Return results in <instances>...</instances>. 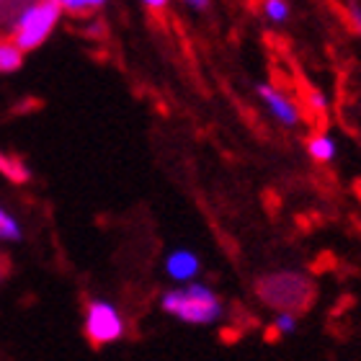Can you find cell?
Instances as JSON below:
<instances>
[{
  "label": "cell",
  "mask_w": 361,
  "mask_h": 361,
  "mask_svg": "<svg viewBox=\"0 0 361 361\" xmlns=\"http://www.w3.org/2000/svg\"><path fill=\"white\" fill-rule=\"evenodd\" d=\"M160 307L166 310L168 315L188 325H212L222 317V300H219L214 289L207 284H196V281H186L178 289H171L163 294Z\"/></svg>",
  "instance_id": "6da1fadb"
},
{
  "label": "cell",
  "mask_w": 361,
  "mask_h": 361,
  "mask_svg": "<svg viewBox=\"0 0 361 361\" xmlns=\"http://www.w3.org/2000/svg\"><path fill=\"white\" fill-rule=\"evenodd\" d=\"M256 292L266 307L276 310H292L302 312L315 297V284L312 279L300 274V271H274L269 276L258 279Z\"/></svg>",
  "instance_id": "7a4b0ae2"
},
{
  "label": "cell",
  "mask_w": 361,
  "mask_h": 361,
  "mask_svg": "<svg viewBox=\"0 0 361 361\" xmlns=\"http://www.w3.org/2000/svg\"><path fill=\"white\" fill-rule=\"evenodd\" d=\"M62 8L54 0H37L29 8H23L18 21L13 29V42L21 47L23 52L37 49L39 44H44L47 37L54 31L57 21H60Z\"/></svg>",
  "instance_id": "3957f363"
},
{
  "label": "cell",
  "mask_w": 361,
  "mask_h": 361,
  "mask_svg": "<svg viewBox=\"0 0 361 361\" xmlns=\"http://www.w3.org/2000/svg\"><path fill=\"white\" fill-rule=\"evenodd\" d=\"M124 333V320H121L119 310L109 305V302H90L88 312H85V336L93 346H106L121 338Z\"/></svg>",
  "instance_id": "277c9868"
},
{
  "label": "cell",
  "mask_w": 361,
  "mask_h": 361,
  "mask_svg": "<svg viewBox=\"0 0 361 361\" xmlns=\"http://www.w3.org/2000/svg\"><path fill=\"white\" fill-rule=\"evenodd\" d=\"M256 93L264 101L266 111H269V116L276 124H281L286 129H297L302 124V106L286 90L276 88V85L271 83H258Z\"/></svg>",
  "instance_id": "5b68a950"
},
{
  "label": "cell",
  "mask_w": 361,
  "mask_h": 361,
  "mask_svg": "<svg viewBox=\"0 0 361 361\" xmlns=\"http://www.w3.org/2000/svg\"><path fill=\"white\" fill-rule=\"evenodd\" d=\"M199 269H202V264H199L196 253H191V250H183V248L173 250V253L168 256V261H166L168 276L173 279V281H178V284L194 281L196 274H199Z\"/></svg>",
  "instance_id": "8992f818"
},
{
  "label": "cell",
  "mask_w": 361,
  "mask_h": 361,
  "mask_svg": "<svg viewBox=\"0 0 361 361\" xmlns=\"http://www.w3.org/2000/svg\"><path fill=\"white\" fill-rule=\"evenodd\" d=\"M307 155L320 166H328L338 158V140L331 132H317L307 140Z\"/></svg>",
  "instance_id": "52a82bcc"
},
{
  "label": "cell",
  "mask_w": 361,
  "mask_h": 361,
  "mask_svg": "<svg viewBox=\"0 0 361 361\" xmlns=\"http://www.w3.org/2000/svg\"><path fill=\"white\" fill-rule=\"evenodd\" d=\"M23 62V49L13 39H0V73H16Z\"/></svg>",
  "instance_id": "ba28073f"
},
{
  "label": "cell",
  "mask_w": 361,
  "mask_h": 361,
  "mask_svg": "<svg viewBox=\"0 0 361 361\" xmlns=\"http://www.w3.org/2000/svg\"><path fill=\"white\" fill-rule=\"evenodd\" d=\"M300 328V317L292 310H276V315L271 320V333L279 336V338H286V336H294Z\"/></svg>",
  "instance_id": "9c48e42d"
},
{
  "label": "cell",
  "mask_w": 361,
  "mask_h": 361,
  "mask_svg": "<svg viewBox=\"0 0 361 361\" xmlns=\"http://www.w3.org/2000/svg\"><path fill=\"white\" fill-rule=\"evenodd\" d=\"M0 173L6 176L8 180H13V183L29 180V171H26V166H23L21 160L11 158V155H3V152H0Z\"/></svg>",
  "instance_id": "30bf717a"
},
{
  "label": "cell",
  "mask_w": 361,
  "mask_h": 361,
  "mask_svg": "<svg viewBox=\"0 0 361 361\" xmlns=\"http://www.w3.org/2000/svg\"><path fill=\"white\" fill-rule=\"evenodd\" d=\"M54 3H57L62 11H68V13H73V16H88L104 6L106 0H54Z\"/></svg>",
  "instance_id": "8fae6325"
},
{
  "label": "cell",
  "mask_w": 361,
  "mask_h": 361,
  "mask_svg": "<svg viewBox=\"0 0 361 361\" xmlns=\"http://www.w3.org/2000/svg\"><path fill=\"white\" fill-rule=\"evenodd\" d=\"M261 11H264V16L271 23H284L289 18V13H292V8H289L286 0H264Z\"/></svg>",
  "instance_id": "7c38bea8"
},
{
  "label": "cell",
  "mask_w": 361,
  "mask_h": 361,
  "mask_svg": "<svg viewBox=\"0 0 361 361\" xmlns=\"http://www.w3.org/2000/svg\"><path fill=\"white\" fill-rule=\"evenodd\" d=\"M305 109H310V111L317 114V116H323V114H328V96H325L320 88L310 85V88L305 90Z\"/></svg>",
  "instance_id": "4fadbf2b"
},
{
  "label": "cell",
  "mask_w": 361,
  "mask_h": 361,
  "mask_svg": "<svg viewBox=\"0 0 361 361\" xmlns=\"http://www.w3.org/2000/svg\"><path fill=\"white\" fill-rule=\"evenodd\" d=\"M21 238V225L13 214H8L3 207H0V240H18Z\"/></svg>",
  "instance_id": "5bb4252c"
},
{
  "label": "cell",
  "mask_w": 361,
  "mask_h": 361,
  "mask_svg": "<svg viewBox=\"0 0 361 361\" xmlns=\"http://www.w3.org/2000/svg\"><path fill=\"white\" fill-rule=\"evenodd\" d=\"M346 21L356 34H361V6L359 3H348L346 6Z\"/></svg>",
  "instance_id": "9a60e30c"
},
{
  "label": "cell",
  "mask_w": 361,
  "mask_h": 361,
  "mask_svg": "<svg viewBox=\"0 0 361 361\" xmlns=\"http://www.w3.org/2000/svg\"><path fill=\"white\" fill-rule=\"evenodd\" d=\"M142 3H145L147 8H150V11H166L171 0H142Z\"/></svg>",
  "instance_id": "2e32d148"
},
{
  "label": "cell",
  "mask_w": 361,
  "mask_h": 361,
  "mask_svg": "<svg viewBox=\"0 0 361 361\" xmlns=\"http://www.w3.org/2000/svg\"><path fill=\"white\" fill-rule=\"evenodd\" d=\"M188 8H194V11H204V8L209 6V0H183Z\"/></svg>",
  "instance_id": "e0dca14e"
},
{
  "label": "cell",
  "mask_w": 361,
  "mask_h": 361,
  "mask_svg": "<svg viewBox=\"0 0 361 361\" xmlns=\"http://www.w3.org/2000/svg\"><path fill=\"white\" fill-rule=\"evenodd\" d=\"M6 274H8V258H6V256H0V281L6 279Z\"/></svg>",
  "instance_id": "ac0fdd59"
}]
</instances>
